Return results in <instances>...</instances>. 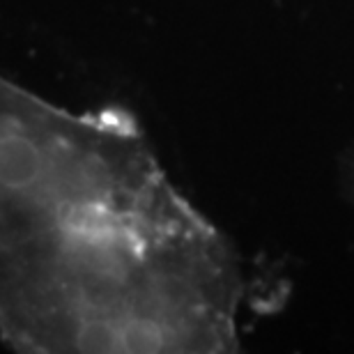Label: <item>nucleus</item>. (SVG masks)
Here are the masks:
<instances>
[{"label":"nucleus","instance_id":"f257e3e1","mask_svg":"<svg viewBox=\"0 0 354 354\" xmlns=\"http://www.w3.org/2000/svg\"><path fill=\"white\" fill-rule=\"evenodd\" d=\"M235 251L127 111L0 74V338L24 354L239 348Z\"/></svg>","mask_w":354,"mask_h":354}]
</instances>
